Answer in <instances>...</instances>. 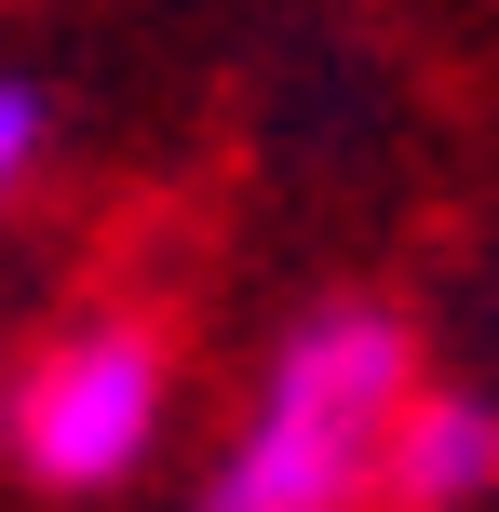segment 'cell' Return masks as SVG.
<instances>
[{
    "label": "cell",
    "instance_id": "6da1fadb",
    "mask_svg": "<svg viewBox=\"0 0 499 512\" xmlns=\"http://www.w3.org/2000/svg\"><path fill=\"white\" fill-rule=\"evenodd\" d=\"M405 391H419L405 310H378V297L297 310L284 351L257 364V405L216 445V472L189 486V512H378Z\"/></svg>",
    "mask_w": 499,
    "mask_h": 512
},
{
    "label": "cell",
    "instance_id": "7a4b0ae2",
    "mask_svg": "<svg viewBox=\"0 0 499 512\" xmlns=\"http://www.w3.org/2000/svg\"><path fill=\"white\" fill-rule=\"evenodd\" d=\"M162 418H176V364L149 324H68L0 405V445L41 499H108L162 459Z\"/></svg>",
    "mask_w": 499,
    "mask_h": 512
},
{
    "label": "cell",
    "instance_id": "3957f363",
    "mask_svg": "<svg viewBox=\"0 0 499 512\" xmlns=\"http://www.w3.org/2000/svg\"><path fill=\"white\" fill-rule=\"evenodd\" d=\"M392 512H473L499 499V405L486 391H405L392 418Z\"/></svg>",
    "mask_w": 499,
    "mask_h": 512
},
{
    "label": "cell",
    "instance_id": "277c9868",
    "mask_svg": "<svg viewBox=\"0 0 499 512\" xmlns=\"http://www.w3.org/2000/svg\"><path fill=\"white\" fill-rule=\"evenodd\" d=\"M41 162H54V95L0 68V203H14V189L41 176Z\"/></svg>",
    "mask_w": 499,
    "mask_h": 512
}]
</instances>
